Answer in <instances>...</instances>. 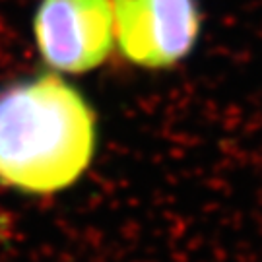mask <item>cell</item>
Segmentation results:
<instances>
[{
  "label": "cell",
  "instance_id": "obj_1",
  "mask_svg": "<svg viewBox=\"0 0 262 262\" xmlns=\"http://www.w3.org/2000/svg\"><path fill=\"white\" fill-rule=\"evenodd\" d=\"M97 148V119L85 95L55 72L0 90V185L55 194L76 185Z\"/></svg>",
  "mask_w": 262,
  "mask_h": 262
},
{
  "label": "cell",
  "instance_id": "obj_2",
  "mask_svg": "<svg viewBox=\"0 0 262 262\" xmlns=\"http://www.w3.org/2000/svg\"><path fill=\"white\" fill-rule=\"evenodd\" d=\"M121 55L134 66L165 70L185 60L200 35L196 0H111Z\"/></svg>",
  "mask_w": 262,
  "mask_h": 262
},
{
  "label": "cell",
  "instance_id": "obj_3",
  "mask_svg": "<svg viewBox=\"0 0 262 262\" xmlns=\"http://www.w3.org/2000/svg\"><path fill=\"white\" fill-rule=\"evenodd\" d=\"M33 37L49 68L66 74L92 72L113 53L111 0H41Z\"/></svg>",
  "mask_w": 262,
  "mask_h": 262
}]
</instances>
